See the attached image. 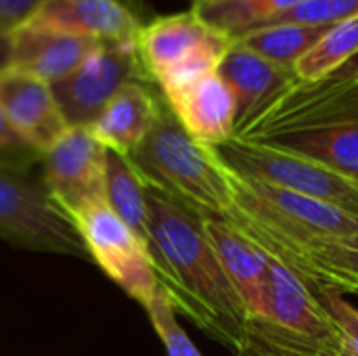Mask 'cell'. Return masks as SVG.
I'll use <instances>...</instances> for the list:
<instances>
[{
	"label": "cell",
	"instance_id": "obj_1",
	"mask_svg": "<svg viewBox=\"0 0 358 356\" xmlns=\"http://www.w3.org/2000/svg\"><path fill=\"white\" fill-rule=\"evenodd\" d=\"M149 256L159 287L176 311L235 355L248 338L250 315L231 285L199 212L147 185Z\"/></svg>",
	"mask_w": 358,
	"mask_h": 356
},
{
	"label": "cell",
	"instance_id": "obj_2",
	"mask_svg": "<svg viewBox=\"0 0 358 356\" xmlns=\"http://www.w3.org/2000/svg\"><path fill=\"white\" fill-rule=\"evenodd\" d=\"M141 178L201 214L224 216L233 191L224 166L208 145L195 141L162 97L155 124L128 155Z\"/></svg>",
	"mask_w": 358,
	"mask_h": 356
},
{
	"label": "cell",
	"instance_id": "obj_3",
	"mask_svg": "<svg viewBox=\"0 0 358 356\" xmlns=\"http://www.w3.org/2000/svg\"><path fill=\"white\" fill-rule=\"evenodd\" d=\"M231 44V36L206 23L193 8L155 17L136 36L141 65L159 92L216 71Z\"/></svg>",
	"mask_w": 358,
	"mask_h": 356
},
{
	"label": "cell",
	"instance_id": "obj_4",
	"mask_svg": "<svg viewBox=\"0 0 358 356\" xmlns=\"http://www.w3.org/2000/svg\"><path fill=\"white\" fill-rule=\"evenodd\" d=\"M29 170L0 159V239L23 250L90 258L73 220Z\"/></svg>",
	"mask_w": 358,
	"mask_h": 356
},
{
	"label": "cell",
	"instance_id": "obj_5",
	"mask_svg": "<svg viewBox=\"0 0 358 356\" xmlns=\"http://www.w3.org/2000/svg\"><path fill=\"white\" fill-rule=\"evenodd\" d=\"M248 334L294 356L342 355L340 334L319 296L271 256L266 317L250 319Z\"/></svg>",
	"mask_w": 358,
	"mask_h": 356
},
{
	"label": "cell",
	"instance_id": "obj_6",
	"mask_svg": "<svg viewBox=\"0 0 358 356\" xmlns=\"http://www.w3.org/2000/svg\"><path fill=\"white\" fill-rule=\"evenodd\" d=\"M348 120H358V52L323 78H296L231 138L256 143L279 132Z\"/></svg>",
	"mask_w": 358,
	"mask_h": 356
},
{
	"label": "cell",
	"instance_id": "obj_7",
	"mask_svg": "<svg viewBox=\"0 0 358 356\" xmlns=\"http://www.w3.org/2000/svg\"><path fill=\"white\" fill-rule=\"evenodd\" d=\"M224 170L233 191V208L220 218L252 222L294 237H329L358 233L357 214L266 185L262 180L235 174L227 166Z\"/></svg>",
	"mask_w": 358,
	"mask_h": 356
},
{
	"label": "cell",
	"instance_id": "obj_8",
	"mask_svg": "<svg viewBox=\"0 0 358 356\" xmlns=\"http://www.w3.org/2000/svg\"><path fill=\"white\" fill-rule=\"evenodd\" d=\"M208 147L218 162L235 174L262 180L266 185L336 206L358 216V183L334 170L241 138H229L220 145Z\"/></svg>",
	"mask_w": 358,
	"mask_h": 356
},
{
	"label": "cell",
	"instance_id": "obj_9",
	"mask_svg": "<svg viewBox=\"0 0 358 356\" xmlns=\"http://www.w3.org/2000/svg\"><path fill=\"white\" fill-rule=\"evenodd\" d=\"M224 220L300 277L315 294L338 292L342 296H358V233L294 237L235 218Z\"/></svg>",
	"mask_w": 358,
	"mask_h": 356
},
{
	"label": "cell",
	"instance_id": "obj_10",
	"mask_svg": "<svg viewBox=\"0 0 358 356\" xmlns=\"http://www.w3.org/2000/svg\"><path fill=\"white\" fill-rule=\"evenodd\" d=\"M132 82H149L136 42H96L86 59L50 88L69 128H90L111 99Z\"/></svg>",
	"mask_w": 358,
	"mask_h": 356
},
{
	"label": "cell",
	"instance_id": "obj_11",
	"mask_svg": "<svg viewBox=\"0 0 358 356\" xmlns=\"http://www.w3.org/2000/svg\"><path fill=\"white\" fill-rule=\"evenodd\" d=\"M90 258L143 308L159 290L149 248L101 201L73 218Z\"/></svg>",
	"mask_w": 358,
	"mask_h": 356
},
{
	"label": "cell",
	"instance_id": "obj_12",
	"mask_svg": "<svg viewBox=\"0 0 358 356\" xmlns=\"http://www.w3.org/2000/svg\"><path fill=\"white\" fill-rule=\"evenodd\" d=\"M40 159L46 189L71 220L105 201L107 147L90 128H69Z\"/></svg>",
	"mask_w": 358,
	"mask_h": 356
},
{
	"label": "cell",
	"instance_id": "obj_13",
	"mask_svg": "<svg viewBox=\"0 0 358 356\" xmlns=\"http://www.w3.org/2000/svg\"><path fill=\"white\" fill-rule=\"evenodd\" d=\"M0 107L13 130L40 157L69 130L52 88L17 69L0 76Z\"/></svg>",
	"mask_w": 358,
	"mask_h": 356
},
{
	"label": "cell",
	"instance_id": "obj_14",
	"mask_svg": "<svg viewBox=\"0 0 358 356\" xmlns=\"http://www.w3.org/2000/svg\"><path fill=\"white\" fill-rule=\"evenodd\" d=\"M25 23L92 42H136L143 27L124 0H44Z\"/></svg>",
	"mask_w": 358,
	"mask_h": 356
},
{
	"label": "cell",
	"instance_id": "obj_15",
	"mask_svg": "<svg viewBox=\"0 0 358 356\" xmlns=\"http://www.w3.org/2000/svg\"><path fill=\"white\" fill-rule=\"evenodd\" d=\"M162 97L185 130L201 145H220L233 136L237 103L218 69L162 92Z\"/></svg>",
	"mask_w": 358,
	"mask_h": 356
},
{
	"label": "cell",
	"instance_id": "obj_16",
	"mask_svg": "<svg viewBox=\"0 0 358 356\" xmlns=\"http://www.w3.org/2000/svg\"><path fill=\"white\" fill-rule=\"evenodd\" d=\"M206 237L210 239L231 285L239 294L250 319L266 317V281H268V254L252 239L239 233L231 222L220 216L201 214Z\"/></svg>",
	"mask_w": 358,
	"mask_h": 356
},
{
	"label": "cell",
	"instance_id": "obj_17",
	"mask_svg": "<svg viewBox=\"0 0 358 356\" xmlns=\"http://www.w3.org/2000/svg\"><path fill=\"white\" fill-rule=\"evenodd\" d=\"M220 78L229 84L235 94L237 115H235V132L233 136L285 86L296 80L292 69H283L243 44L235 42L222 57L218 65Z\"/></svg>",
	"mask_w": 358,
	"mask_h": 356
},
{
	"label": "cell",
	"instance_id": "obj_18",
	"mask_svg": "<svg viewBox=\"0 0 358 356\" xmlns=\"http://www.w3.org/2000/svg\"><path fill=\"white\" fill-rule=\"evenodd\" d=\"M96 42L23 23L13 29V67L48 86L67 78Z\"/></svg>",
	"mask_w": 358,
	"mask_h": 356
},
{
	"label": "cell",
	"instance_id": "obj_19",
	"mask_svg": "<svg viewBox=\"0 0 358 356\" xmlns=\"http://www.w3.org/2000/svg\"><path fill=\"white\" fill-rule=\"evenodd\" d=\"M256 145L298 155L358 183V120L279 132L256 141Z\"/></svg>",
	"mask_w": 358,
	"mask_h": 356
},
{
	"label": "cell",
	"instance_id": "obj_20",
	"mask_svg": "<svg viewBox=\"0 0 358 356\" xmlns=\"http://www.w3.org/2000/svg\"><path fill=\"white\" fill-rule=\"evenodd\" d=\"M162 107L149 82H132L124 86L103 113L90 126V132L113 151L130 155L149 134Z\"/></svg>",
	"mask_w": 358,
	"mask_h": 356
},
{
	"label": "cell",
	"instance_id": "obj_21",
	"mask_svg": "<svg viewBox=\"0 0 358 356\" xmlns=\"http://www.w3.org/2000/svg\"><path fill=\"white\" fill-rule=\"evenodd\" d=\"M105 201L138 239L149 241L147 183L130 157L113 149H107L105 159Z\"/></svg>",
	"mask_w": 358,
	"mask_h": 356
},
{
	"label": "cell",
	"instance_id": "obj_22",
	"mask_svg": "<svg viewBox=\"0 0 358 356\" xmlns=\"http://www.w3.org/2000/svg\"><path fill=\"white\" fill-rule=\"evenodd\" d=\"M340 25V23H338ZM336 25H298V23H275L248 29L233 38L266 61L292 69L296 63L310 52Z\"/></svg>",
	"mask_w": 358,
	"mask_h": 356
},
{
	"label": "cell",
	"instance_id": "obj_23",
	"mask_svg": "<svg viewBox=\"0 0 358 356\" xmlns=\"http://www.w3.org/2000/svg\"><path fill=\"white\" fill-rule=\"evenodd\" d=\"M302 2L304 0H195L193 10L212 27L237 38Z\"/></svg>",
	"mask_w": 358,
	"mask_h": 356
},
{
	"label": "cell",
	"instance_id": "obj_24",
	"mask_svg": "<svg viewBox=\"0 0 358 356\" xmlns=\"http://www.w3.org/2000/svg\"><path fill=\"white\" fill-rule=\"evenodd\" d=\"M358 52V17L336 25L294 67L298 80H317L334 71Z\"/></svg>",
	"mask_w": 358,
	"mask_h": 356
},
{
	"label": "cell",
	"instance_id": "obj_25",
	"mask_svg": "<svg viewBox=\"0 0 358 356\" xmlns=\"http://www.w3.org/2000/svg\"><path fill=\"white\" fill-rule=\"evenodd\" d=\"M145 311L151 319L153 329L162 338L168 356H201L197 346L187 336V332L176 321V308H174L170 296L162 287L157 290L155 298L151 300V304Z\"/></svg>",
	"mask_w": 358,
	"mask_h": 356
},
{
	"label": "cell",
	"instance_id": "obj_26",
	"mask_svg": "<svg viewBox=\"0 0 358 356\" xmlns=\"http://www.w3.org/2000/svg\"><path fill=\"white\" fill-rule=\"evenodd\" d=\"M358 17V0H304L296 8L262 23H298V25H338ZM260 27V25H258ZM254 29V27H252Z\"/></svg>",
	"mask_w": 358,
	"mask_h": 356
},
{
	"label": "cell",
	"instance_id": "obj_27",
	"mask_svg": "<svg viewBox=\"0 0 358 356\" xmlns=\"http://www.w3.org/2000/svg\"><path fill=\"white\" fill-rule=\"evenodd\" d=\"M321 304L329 313L340 340L342 356H358V308L346 302V298L338 292H317Z\"/></svg>",
	"mask_w": 358,
	"mask_h": 356
},
{
	"label": "cell",
	"instance_id": "obj_28",
	"mask_svg": "<svg viewBox=\"0 0 358 356\" xmlns=\"http://www.w3.org/2000/svg\"><path fill=\"white\" fill-rule=\"evenodd\" d=\"M0 159L19 166H31L36 159H40V155L34 149H29L21 141V136L13 130L2 107H0Z\"/></svg>",
	"mask_w": 358,
	"mask_h": 356
},
{
	"label": "cell",
	"instance_id": "obj_29",
	"mask_svg": "<svg viewBox=\"0 0 358 356\" xmlns=\"http://www.w3.org/2000/svg\"><path fill=\"white\" fill-rule=\"evenodd\" d=\"M44 0H0V29H17L23 25Z\"/></svg>",
	"mask_w": 358,
	"mask_h": 356
},
{
	"label": "cell",
	"instance_id": "obj_30",
	"mask_svg": "<svg viewBox=\"0 0 358 356\" xmlns=\"http://www.w3.org/2000/svg\"><path fill=\"white\" fill-rule=\"evenodd\" d=\"M237 356H294V355H289V353H285V350H281V348H277V346H271V344H266V342H262V340H258V338H254V336H250V334H248V338H245V342H243V346H241V350L237 353Z\"/></svg>",
	"mask_w": 358,
	"mask_h": 356
},
{
	"label": "cell",
	"instance_id": "obj_31",
	"mask_svg": "<svg viewBox=\"0 0 358 356\" xmlns=\"http://www.w3.org/2000/svg\"><path fill=\"white\" fill-rule=\"evenodd\" d=\"M13 67V31L0 29V76Z\"/></svg>",
	"mask_w": 358,
	"mask_h": 356
},
{
	"label": "cell",
	"instance_id": "obj_32",
	"mask_svg": "<svg viewBox=\"0 0 358 356\" xmlns=\"http://www.w3.org/2000/svg\"><path fill=\"white\" fill-rule=\"evenodd\" d=\"M338 356H342V355H338Z\"/></svg>",
	"mask_w": 358,
	"mask_h": 356
}]
</instances>
